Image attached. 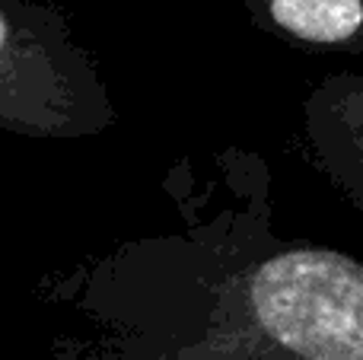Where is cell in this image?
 Wrapping results in <instances>:
<instances>
[{
  "instance_id": "obj_1",
  "label": "cell",
  "mask_w": 363,
  "mask_h": 360,
  "mask_svg": "<svg viewBox=\"0 0 363 360\" xmlns=\"http://www.w3.org/2000/svg\"><path fill=\"white\" fill-rule=\"evenodd\" d=\"M166 191L176 230L38 281L55 360H363V265L277 233L262 157L185 159Z\"/></svg>"
},
{
  "instance_id": "obj_2",
  "label": "cell",
  "mask_w": 363,
  "mask_h": 360,
  "mask_svg": "<svg viewBox=\"0 0 363 360\" xmlns=\"http://www.w3.org/2000/svg\"><path fill=\"white\" fill-rule=\"evenodd\" d=\"M115 125L108 83L67 16L38 0H0V131L80 140Z\"/></svg>"
},
{
  "instance_id": "obj_3",
  "label": "cell",
  "mask_w": 363,
  "mask_h": 360,
  "mask_svg": "<svg viewBox=\"0 0 363 360\" xmlns=\"http://www.w3.org/2000/svg\"><path fill=\"white\" fill-rule=\"evenodd\" d=\"M262 32L306 51L363 48V0H242Z\"/></svg>"
},
{
  "instance_id": "obj_4",
  "label": "cell",
  "mask_w": 363,
  "mask_h": 360,
  "mask_svg": "<svg viewBox=\"0 0 363 360\" xmlns=\"http://www.w3.org/2000/svg\"><path fill=\"white\" fill-rule=\"evenodd\" d=\"M360 77L338 74L322 83L306 102L309 140L315 144L325 172L347 191L354 208L360 204Z\"/></svg>"
}]
</instances>
